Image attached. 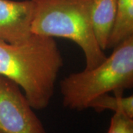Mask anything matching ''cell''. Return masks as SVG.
<instances>
[{
    "label": "cell",
    "mask_w": 133,
    "mask_h": 133,
    "mask_svg": "<svg viewBox=\"0 0 133 133\" xmlns=\"http://www.w3.org/2000/svg\"><path fill=\"white\" fill-rule=\"evenodd\" d=\"M131 36H133V0H118L107 49H113Z\"/></svg>",
    "instance_id": "cell-7"
},
{
    "label": "cell",
    "mask_w": 133,
    "mask_h": 133,
    "mask_svg": "<svg viewBox=\"0 0 133 133\" xmlns=\"http://www.w3.org/2000/svg\"><path fill=\"white\" fill-rule=\"evenodd\" d=\"M62 66L53 38L32 34L19 42L0 41V75L19 86L33 109L50 104Z\"/></svg>",
    "instance_id": "cell-1"
},
{
    "label": "cell",
    "mask_w": 133,
    "mask_h": 133,
    "mask_svg": "<svg viewBox=\"0 0 133 133\" xmlns=\"http://www.w3.org/2000/svg\"><path fill=\"white\" fill-rule=\"evenodd\" d=\"M107 133H133V118L121 112H115Z\"/></svg>",
    "instance_id": "cell-9"
},
{
    "label": "cell",
    "mask_w": 133,
    "mask_h": 133,
    "mask_svg": "<svg viewBox=\"0 0 133 133\" xmlns=\"http://www.w3.org/2000/svg\"><path fill=\"white\" fill-rule=\"evenodd\" d=\"M118 0H91V19L96 39L104 51L114 24Z\"/></svg>",
    "instance_id": "cell-6"
},
{
    "label": "cell",
    "mask_w": 133,
    "mask_h": 133,
    "mask_svg": "<svg viewBox=\"0 0 133 133\" xmlns=\"http://www.w3.org/2000/svg\"><path fill=\"white\" fill-rule=\"evenodd\" d=\"M133 84V36L113 48L98 66L71 73L61 81L64 107L76 111L88 109L101 95L129 89Z\"/></svg>",
    "instance_id": "cell-3"
},
{
    "label": "cell",
    "mask_w": 133,
    "mask_h": 133,
    "mask_svg": "<svg viewBox=\"0 0 133 133\" xmlns=\"http://www.w3.org/2000/svg\"><path fill=\"white\" fill-rule=\"evenodd\" d=\"M114 95L109 93L98 97L93 100L89 108L96 112L104 110H112L114 112H121L133 118V97L132 95L124 97L123 91H115Z\"/></svg>",
    "instance_id": "cell-8"
},
{
    "label": "cell",
    "mask_w": 133,
    "mask_h": 133,
    "mask_svg": "<svg viewBox=\"0 0 133 133\" xmlns=\"http://www.w3.org/2000/svg\"><path fill=\"white\" fill-rule=\"evenodd\" d=\"M31 0H0V41L14 43L24 41L33 33Z\"/></svg>",
    "instance_id": "cell-5"
},
{
    "label": "cell",
    "mask_w": 133,
    "mask_h": 133,
    "mask_svg": "<svg viewBox=\"0 0 133 133\" xmlns=\"http://www.w3.org/2000/svg\"><path fill=\"white\" fill-rule=\"evenodd\" d=\"M33 34L69 39L81 48L85 69L98 66L107 58L94 33L91 0H31Z\"/></svg>",
    "instance_id": "cell-2"
},
{
    "label": "cell",
    "mask_w": 133,
    "mask_h": 133,
    "mask_svg": "<svg viewBox=\"0 0 133 133\" xmlns=\"http://www.w3.org/2000/svg\"><path fill=\"white\" fill-rule=\"evenodd\" d=\"M0 133H47L21 88L1 75Z\"/></svg>",
    "instance_id": "cell-4"
}]
</instances>
